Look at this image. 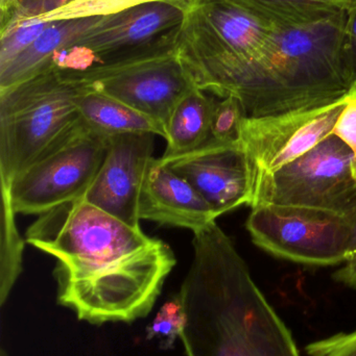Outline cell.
<instances>
[{
  "label": "cell",
  "instance_id": "obj_1",
  "mask_svg": "<svg viewBox=\"0 0 356 356\" xmlns=\"http://www.w3.org/2000/svg\"><path fill=\"white\" fill-rule=\"evenodd\" d=\"M25 241L56 259L59 305L92 325L146 318L177 264L167 243L83 197L39 215Z\"/></svg>",
  "mask_w": 356,
  "mask_h": 356
},
{
  "label": "cell",
  "instance_id": "obj_2",
  "mask_svg": "<svg viewBox=\"0 0 356 356\" xmlns=\"http://www.w3.org/2000/svg\"><path fill=\"white\" fill-rule=\"evenodd\" d=\"M194 236V259L179 291L187 316L180 338L186 356H300L217 221Z\"/></svg>",
  "mask_w": 356,
  "mask_h": 356
},
{
  "label": "cell",
  "instance_id": "obj_3",
  "mask_svg": "<svg viewBox=\"0 0 356 356\" xmlns=\"http://www.w3.org/2000/svg\"><path fill=\"white\" fill-rule=\"evenodd\" d=\"M348 8L276 23L251 83L247 117L321 108L348 97L353 86L345 49Z\"/></svg>",
  "mask_w": 356,
  "mask_h": 356
},
{
  "label": "cell",
  "instance_id": "obj_4",
  "mask_svg": "<svg viewBox=\"0 0 356 356\" xmlns=\"http://www.w3.org/2000/svg\"><path fill=\"white\" fill-rule=\"evenodd\" d=\"M275 21L244 0H192L177 54L199 89L234 96L245 108Z\"/></svg>",
  "mask_w": 356,
  "mask_h": 356
},
{
  "label": "cell",
  "instance_id": "obj_5",
  "mask_svg": "<svg viewBox=\"0 0 356 356\" xmlns=\"http://www.w3.org/2000/svg\"><path fill=\"white\" fill-rule=\"evenodd\" d=\"M81 88L48 65L31 79L0 90V184L10 186L79 120L75 98Z\"/></svg>",
  "mask_w": 356,
  "mask_h": 356
},
{
  "label": "cell",
  "instance_id": "obj_6",
  "mask_svg": "<svg viewBox=\"0 0 356 356\" xmlns=\"http://www.w3.org/2000/svg\"><path fill=\"white\" fill-rule=\"evenodd\" d=\"M109 138L79 118L10 186L1 184L15 211L39 216L83 197L104 163Z\"/></svg>",
  "mask_w": 356,
  "mask_h": 356
},
{
  "label": "cell",
  "instance_id": "obj_7",
  "mask_svg": "<svg viewBox=\"0 0 356 356\" xmlns=\"http://www.w3.org/2000/svg\"><path fill=\"white\" fill-rule=\"evenodd\" d=\"M353 154L336 136L284 166L258 184L252 207L265 203L311 207L339 213L353 221L356 216Z\"/></svg>",
  "mask_w": 356,
  "mask_h": 356
},
{
  "label": "cell",
  "instance_id": "obj_8",
  "mask_svg": "<svg viewBox=\"0 0 356 356\" xmlns=\"http://www.w3.org/2000/svg\"><path fill=\"white\" fill-rule=\"evenodd\" d=\"M189 8L165 0L132 6L100 17L70 45L85 50L90 63L88 70L121 66L171 54L177 49Z\"/></svg>",
  "mask_w": 356,
  "mask_h": 356
},
{
  "label": "cell",
  "instance_id": "obj_9",
  "mask_svg": "<svg viewBox=\"0 0 356 356\" xmlns=\"http://www.w3.org/2000/svg\"><path fill=\"white\" fill-rule=\"evenodd\" d=\"M246 226L254 244L275 257L309 266L347 261L351 224L339 213L265 203L252 207Z\"/></svg>",
  "mask_w": 356,
  "mask_h": 356
},
{
  "label": "cell",
  "instance_id": "obj_10",
  "mask_svg": "<svg viewBox=\"0 0 356 356\" xmlns=\"http://www.w3.org/2000/svg\"><path fill=\"white\" fill-rule=\"evenodd\" d=\"M63 76L98 90L150 117L164 129L178 102L196 88L189 71L171 54L117 67Z\"/></svg>",
  "mask_w": 356,
  "mask_h": 356
},
{
  "label": "cell",
  "instance_id": "obj_11",
  "mask_svg": "<svg viewBox=\"0 0 356 356\" xmlns=\"http://www.w3.org/2000/svg\"><path fill=\"white\" fill-rule=\"evenodd\" d=\"M347 98L321 108L245 117L240 143L252 169L254 196L257 186L265 178L294 162L332 135L346 106Z\"/></svg>",
  "mask_w": 356,
  "mask_h": 356
},
{
  "label": "cell",
  "instance_id": "obj_12",
  "mask_svg": "<svg viewBox=\"0 0 356 356\" xmlns=\"http://www.w3.org/2000/svg\"><path fill=\"white\" fill-rule=\"evenodd\" d=\"M161 160L185 178L208 202L217 217L242 207H252L254 182L242 143L210 139L204 145Z\"/></svg>",
  "mask_w": 356,
  "mask_h": 356
},
{
  "label": "cell",
  "instance_id": "obj_13",
  "mask_svg": "<svg viewBox=\"0 0 356 356\" xmlns=\"http://www.w3.org/2000/svg\"><path fill=\"white\" fill-rule=\"evenodd\" d=\"M154 134L110 136L100 171L84 194L90 204L134 227H139V202L150 163Z\"/></svg>",
  "mask_w": 356,
  "mask_h": 356
},
{
  "label": "cell",
  "instance_id": "obj_14",
  "mask_svg": "<svg viewBox=\"0 0 356 356\" xmlns=\"http://www.w3.org/2000/svg\"><path fill=\"white\" fill-rule=\"evenodd\" d=\"M140 220L177 226L194 234L217 219L202 195L161 158L150 163L139 202Z\"/></svg>",
  "mask_w": 356,
  "mask_h": 356
},
{
  "label": "cell",
  "instance_id": "obj_15",
  "mask_svg": "<svg viewBox=\"0 0 356 356\" xmlns=\"http://www.w3.org/2000/svg\"><path fill=\"white\" fill-rule=\"evenodd\" d=\"M100 18L90 17L50 22L24 51L0 68V90L18 85L41 72L59 50L70 45Z\"/></svg>",
  "mask_w": 356,
  "mask_h": 356
},
{
  "label": "cell",
  "instance_id": "obj_16",
  "mask_svg": "<svg viewBox=\"0 0 356 356\" xmlns=\"http://www.w3.org/2000/svg\"><path fill=\"white\" fill-rule=\"evenodd\" d=\"M81 118L94 131L114 136L150 133L165 137V131L154 119L98 90L82 85L75 98Z\"/></svg>",
  "mask_w": 356,
  "mask_h": 356
},
{
  "label": "cell",
  "instance_id": "obj_17",
  "mask_svg": "<svg viewBox=\"0 0 356 356\" xmlns=\"http://www.w3.org/2000/svg\"><path fill=\"white\" fill-rule=\"evenodd\" d=\"M206 93L196 87L178 102L165 127L167 149L162 156L186 154L211 139L215 99Z\"/></svg>",
  "mask_w": 356,
  "mask_h": 356
},
{
  "label": "cell",
  "instance_id": "obj_18",
  "mask_svg": "<svg viewBox=\"0 0 356 356\" xmlns=\"http://www.w3.org/2000/svg\"><path fill=\"white\" fill-rule=\"evenodd\" d=\"M16 215L8 188L1 186V234H0V305L3 307L22 272L26 241L19 234Z\"/></svg>",
  "mask_w": 356,
  "mask_h": 356
},
{
  "label": "cell",
  "instance_id": "obj_19",
  "mask_svg": "<svg viewBox=\"0 0 356 356\" xmlns=\"http://www.w3.org/2000/svg\"><path fill=\"white\" fill-rule=\"evenodd\" d=\"M275 22L317 18L350 8L356 0H244Z\"/></svg>",
  "mask_w": 356,
  "mask_h": 356
},
{
  "label": "cell",
  "instance_id": "obj_20",
  "mask_svg": "<svg viewBox=\"0 0 356 356\" xmlns=\"http://www.w3.org/2000/svg\"><path fill=\"white\" fill-rule=\"evenodd\" d=\"M152 1H160V0H73L49 14L35 19L44 22H52V21L67 20V19L104 17L127 10L132 6ZM165 1L179 2L188 6H192V0H165Z\"/></svg>",
  "mask_w": 356,
  "mask_h": 356
},
{
  "label": "cell",
  "instance_id": "obj_21",
  "mask_svg": "<svg viewBox=\"0 0 356 356\" xmlns=\"http://www.w3.org/2000/svg\"><path fill=\"white\" fill-rule=\"evenodd\" d=\"M187 324V316L179 293L173 295L160 307L156 317L146 328V339L158 341L164 350L173 349Z\"/></svg>",
  "mask_w": 356,
  "mask_h": 356
},
{
  "label": "cell",
  "instance_id": "obj_22",
  "mask_svg": "<svg viewBox=\"0 0 356 356\" xmlns=\"http://www.w3.org/2000/svg\"><path fill=\"white\" fill-rule=\"evenodd\" d=\"M49 23L35 18L20 19L0 29V68L24 51Z\"/></svg>",
  "mask_w": 356,
  "mask_h": 356
},
{
  "label": "cell",
  "instance_id": "obj_23",
  "mask_svg": "<svg viewBox=\"0 0 356 356\" xmlns=\"http://www.w3.org/2000/svg\"><path fill=\"white\" fill-rule=\"evenodd\" d=\"M245 117L244 106L234 96L215 100L211 117V139L223 143H238Z\"/></svg>",
  "mask_w": 356,
  "mask_h": 356
},
{
  "label": "cell",
  "instance_id": "obj_24",
  "mask_svg": "<svg viewBox=\"0 0 356 356\" xmlns=\"http://www.w3.org/2000/svg\"><path fill=\"white\" fill-rule=\"evenodd\" d=\"M71 1L73 0H0L1 29L20 19L49 14Z\"/></svg>",
  "mask_w": 356,
  "mask_h": 356
},
{
  "label": "cell",
  "instance_id": "obj_25",
  "mask_svg": "<svg viewBox=\"0 0 356 356\" xmlns=\"http://www.w3.org/2000/svg\"><path fill=\"white\" fill-rule=\"evenodd\" d=\"M309 356H356V330L350 334H338L307 347Z\"/></svg>",
  "mask_w": 356,
  "mask_h": 356
},
{
  "label": "cell",
  "instance_id": "obj_26",
  "mask_svg": "<svg viewBox=\"0 0 356 356\" xmlns=\"http://www.w3.org/2000/svg\"><path fill=\"white\" fill-rule=\"evenodd\" d=\"M332 135L340 138L353 152V172L356 179V100L349 96L346 106L336 120Z\"/></svg>",
  "mask_w": 356,
  "mask_h": 356
},
{
  "label": "cell",
  "instance_id": "obj_27",
  "mask_svg": "<svg viewBox=\"0 0 356 356\" xmlns=\"http://www.w3.org/2000/svg\"><path fill=\"white\" fill-rule=\"evenodd\" d=\"M345 49H346L347 58H348L351 74H353V85H355L356 83V1L347 12Z\"/></svg>",
  "mask_w": 356,
  "mask_h": 356
},
{
  "label": "cell",
  "instance_id": "obj_28",
  "mask_svg": "<svg viewBox=\"0 0 356 356\" xmlns=\"http://www.w3.org/2000/svg\"><path fill=\"white\" fill-rule=\"evenodd\" d=\"M334 278L339 282L356 289V254L346 261V266L334 273Z\"/></svg>",
  "mask_w": 356,
  "mask_h": 356
},
{
  "label": "cell",
  "instance_id": "obj_29",
  "mask_svg": "<svg viewBox=\"0 0 356 356\" xmlns=\"http://www.w3.org/2000/svg\"><path fill=\"white\" fill-rule=\"evenodd\" d=\"M351 224V236L349 241L348 250H347V261L356 254V216L353 218Z\"/></svg>",
  "mask_w": 356,
  "mask_h": 356
},
{
  "label": "cell",
  "instance_id": "obj_30",
  "mask_svg": "<svg viewBox=\"0 0 356 356\" xmlns=\"http://www.w3.org/2000/svg\"><path fill=\"white\" fill-rule=\"evenodd\" d=\"M349 97L356 100V83L353 85V89H351L350 93H349Z\"/></svg>",
  "mask_w": 356,
  "mask_h": 356
},
{
  "label": "cell",
  "instance_id": "obj_31",
  "mask_svg": "<svg viewBox=\"0 0 356 356\" xmlns=\"http://www.w3.org/2000/svg\"><path fill=\"white\" fill-rule=\"evenodd\" d=\"M0 356H8V353H6V350H4L3 348L1 349V351H0Z\"/></svg>",
  "mask_w": 356,
  "mask_h": 356
}]
</instances>
